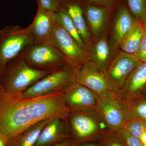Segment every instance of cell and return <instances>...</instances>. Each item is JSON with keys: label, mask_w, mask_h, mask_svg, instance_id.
<instances>
[{"label": "cell", "mask_w": 146, "mask_h": 146, "mask_svg": "<svg viewBox=\"0 0 146 146\" xmlns=\"http://www.w3.org/2000/svg\"><path fill=\"white\" fill-rule=\"evenodd\" d=\"M77 67L67 65L52 71L32 85L17 98L29 99L63 92L75 82Z\"/></svg>", "instance_id": "obj_5"}, {"label": "cell", "mask_w": 146, "mask_h": 146, "mask_svg": "<svg viewBox=\"0 0 146 146\" xmlns=\"http://www.w3.org/2000/svg\"><path fill=\"white\" fill-rule=\"evenodd\" d=\"M33 44L30 25L25 28L14 25L0 30V76L10 61Z\"/></svg>", "instance_id": "obj_4"}, {"label": "cell", "mask_w": 146, "mask_h": 146, "mask_svg": "<svg viewBox=\"0 0 146 146\" xmlns=\"http://www.w3.org/2000/svg\"><path fill=\"white\" fill-rule=\"evenodd\" d=\"M52 71L32 68L26 63L21 53L7 64L1 75L4 95L17 98Z\"/></svg>", "instance_id": "obj_1"}, {"label": "cell", "mask_w": 146, "mask_h": 146, "mask_svg": "<svg viewBox=\"0 0 146 146\" xmlns=\"http://www.w3.org/2000/svg\"><path fill=\"white\" fill-rule=\"evenodd\" d=\"M131 119L139 118L146 121V98L141 95L125 98Z\"/></svg>", "instance_id": "obj_23"}, {"label": "cell", "mask_w": 146, "mask_h": 146, "mask_svg": "<svg viewBox=\"0 0 146 146\" xmlns=\"http://www.w3.org/2000/svg\"><path fill=\"white\" fill-rule=\"evenodd\" d=\"M123 129L138 138L146 133V121L139 118H133L129 120Z\"/></svg>", "instance_id": "obj_25"}, {"label": "cell", "mask_w": 146, "mask_h": 146, "mask_svg": "<svg viewBox=\"0 0 146 146\" xmlns=\"http://www.w3.org/2000/svg\"><path fill=\"white\" fill-rule=\"evenodd\" d=\"M121 0H84V3L91 5L115 8Z\"/></svg>", "instance_id": "obj_28"}, {"label": "cell", "mask_w": 146, "mask_h": 146, "mask_svg": "<svg viewBox=\"0 0 146 146\" xmlns=\"http://www.w3.org/2000/svg\"><path fill=\"white\" fill-rule=\"evenodd\" d=\"M118 132L127 146H144L139 138L131 135L125 129H123Z\"/></svg>", "instance_id": "obj_27"}, {"label": "cell", "mask_w": 146, "mask_h": 146, "mask_svg": "<svg viewBox=\"0 0 146 146\" xmlns=\"http://www.w3.org/2000/svg\"><path fill=\"white\" fill-rule=\"evenodd\" d=\"M75 82L88 88L99 97L108 96L116 93L106 75L90 60L77 67Z\"/></svg>", "instance_id": "obj_11"}, {"label": "cell", "mask_w": 146, "mask_h": 146, "mask_svg": "<svg viewBox=\"0 0 146 146\" xmlns=\"http://www.w3.org/2000/svg\"><path fill=\"white\" fill-rule=\"evenodd\" d=\"M50 119L43 120L9 138L8 146H35L38 137Z\"/></svg>", "instance_id": "obj_20"}, {"label": "cell", "mask_w": 146, "mask_h": 146, "mask_svg": "<svg viewBox=\"0 0 146 146\" xmlns=\"http://www.w3.org/2000/svg\"><path fill=\"white\" fill-rule=\"evenodd\" d=\"M100 146H127L118 132L107 130L99 139Z\"/></svg>", "instance_id": "obj_26"}, {"label": "cell", "mask_w": 146, "mask_h": 146, "mask_svg": "<svg viewBox=\"0 0 146 146\" xmlns=\"http://www.w3.org/2000/svg\"><path fill=\"white\" fill-rule=\"evenodd\" d=\"M2 86V82L1 78V76H0V86Z\"/></svg>", "instance_id": "obj_37"}, {"label": "cell", "mask_w": 146, "mask_h": 146, "mask_svg": "<svg viewBox=\"0 0 146 146\" xmlns=\"http://www.w3.org/2000/svg\"><path fill=\"white\" fill-rule=\"evenodd\" d=\"M23 100L27 106L33 124L54 118L67 121L70 115V111L65 104L63 92Z\"/></svg>", "instance_id": "obj_6"}, {"label": "cell", "mask_w": 146, "mask_h": 146, "mask_svg": "<svg viewBox=\"0 0 146 146\" xmlns=\"http://www.w3.org/2000/svg\"><path fill=\"white\" fill-rule=\"evenodd\" d=\"M88 52L90 60L106 76L108 68L112 58L108 31L98 39L92 41L88 47Z\"/></svg>", "instance_id": "obj_18"}, {"label": "cell", "mask_w": 146, "mask_h": 146, "mask_svg": "<svg viewBox=\"0 0 146 146\" xmlns=\"http://www.w3.org/2000/svg\"><path fill=\"white\" fill-rule=\"evenodd\" d=\"M115 8L84 3V15L92 41L98 39L109 30Z\"/></svg>", "instance_id": "obj_13"}, {"label": "cell", "mask_w": 146, "mask_h": 146, "mask_svg": "<svg viewBox=\"0 0 146 146\" xmlns=\"http://www.w3.org/2000/svg\"><path fill=\"white\" fill-rule=\"evenodd\" d=\"M9 138L0 132V146H8Z\"/></svg>", "instance_id": "obj_32"}, {"label": "cell", "mask_w": 146, "mask_h": 146, "mask_svg": "<svg viewBox=\"0 0 146 146\" xmlns=\"http://www.w3.org/2000/svg\"><path fill=\"white\" fill-rule=\"evenodd\" d=\"M139 139L143 144L144 146H146V133L143 134Z\"/></svg>", "instance_id": "obj_34"}, {"label": "cell", "mask_w": 146, "mask_h": 146, "mask_svg": "<svg viewBox=\"0 0 146 146\" xmlns=\"http://www.w3.org/2000/svg\"><path fill=\"white\" fill-rule=\"evenodd\" d=\"M33 124L23 100L4 95L0 100V132L8 138Z\"/></svg>", "instance_id": "obj_3"}, {"label": "cell", "mask_w": 146, "mask_h": 146, "mask_svg": "<svg viewBox=\"0 0 146 146\" xmlns=\"http://www.w3.org/2000/svg\"><path fill=\"white\" fill-rule=\"evenodd\" d=\"M129 10L135 20L146 21V0H125Z\"/></svg>", "instance_id": "obj_24"}, {"label": "cell", "mask_w": 146, "mask_h": 146, "mask_svg": "<svg viewBox=\"0 0 146 146\" xmlns=\"http://www.w3.org/2000/svg\"><path fill=\"white\" fill-rule=\"evenodd\" d=\"M146 85V62H144L129 75L118 94L124 98L139 95Z\"/></svg>", "instance_id": "obj_19"}, {"label": "cell", "mask_w": 146, "mask_h": 146, "mask_svg": "<svg viewBox=\"0 0 146 146\" xmlns=\"http://www.w3.org/2000/svg\"><path fill=\"white\" fill-rule=\"evenodd\" d=\"M144 33L143 23L136 20L131 28L120 42V50L130 54H135L140 48Z\"/></svg>", "instance_id": "obj_21"}, {"label": "cell", "mask_w": 146, "mask_h": 146, "mask_svg": "<svg viewBox=\"0 0 146 146\" xmlns=\"http://www.w3.org/2000/svg\"><path fill=\"white\" fill-rule=\"evenodd\" d=\"M96 109L108 130L119 132L131 119L125 99L118 93L98 97Z\"/></svg>", "instance_id": "obj_7"}, {"label": "cell", "mask_w": 146, "mask_h": 146, "mask_svg": "<svg viewBox=\"0 0 146 146\" xmlns=\"http://www.w3.org/2000/svg\"><path fill=\"white\" fill-rule=\"evenodd\" d=\"M140 95H141V96L145 97L146 98V85L144 87V89H143V90L141 91V93H140Z\"/></svg>", "instance_id": "obj_35"}, {"label": "cell", "mask_w": 146, "mask_h": 146, "mask_svg": "<svg viewBox=\"0 0 146 146\" xmlns=\"http://www.w3.org/2000/svg\"><path fill=\"white\" fill-rule=\"evenodd\" d=\"M37 3L36 15L30 24L34 44L48 42L56 22L54 12L44 8L39 3Z\"/></svg>", "instance_id": "obj_15"}, {"label": "cell", "mask_w": 146, "mask_h": 146, "mask_svg": "<svg viewBox=\"0 0 146 146\" xmlns=\"http://www.w3.org/2000/svg\"><path fill=\"white\" fill-rule=\"evenodd\" d=\"M52 146H77L72 138H69Z\"/></svg>", "instance_id": "obj_31"}, {"label": "cell", "mask_w": 146, "mask_h": 146, "mask_svg": "<svg viewBox=\"0 0 146 146\" xmlns=\"http://www.w3.org/2000/svg\"><path fill=\"white\" fill-rule=\"evenodd\" d=\"M48 42L63 55L70 65L78 66L90 60L88 51L80 47L56 20Z\"/></svg>", "instance_id": "obj_9"}, {"label": "cell", "mask_w": 146, "mask_h": 146, "mask_svg": "<svg viewBox=\"0 0 146 146\" xmlns=\"http://www.w3.org/2000/svg\"><path fill=\"white\" fill-rule=\"evenodd\" d=\"M44 8L56 13L60 7V0H37Z\"/></svg>", "instance_id": "obj_29"}, {"label": "cell", "mask_w": 146, "mask_h": 146, "mask_svg": "<svg viewBox=\"0 0 146 146\" xmlns=\"http://www.w3.org/2000/svg\"><path fill=\"white\" fill-rule=\"evenodd\" d=\"M143 27L144 31L146 33V21L143 22Z\"/></svg>", "instance_id": "obj_36"}, {"label": "cell", "mask_w": 146, "mask_h": 146, "mask_svg": "<svg viewBox=\"0 0 146 146\" xmlns=\"http://www.w3.org/2000/svg\"><path fill=\"white\" fill-rule=\"evenodd\" d=\"M142 62H146V33L145 32L138 52L134 54Z\"/></svg>", "instance_id": "obj_30"}, {"label": "cell", "mask_w": 146, "mask_h": 146, "mask_svg": "<svg viewBox=\"0 0 146 146\" xmlns=\"http://www.w3.org/2000/svg\"><path fill=\"white\" fill-rule=\"evenodd\" d=\"M55 14L56 20L60 25L74 38L80 47L88 51V48L80 36L76 27L65 11L60 7L58 11L55 13Z\"/></svg>", "instance_id": "obj_22"}, {"label": "cell", "mask_w": 146, "mask_h": 146, "mask_svg": "<svg viewBox=\"0 0 146 146\" xmlns=\"http://www.w3.org/2000/svg\"><path fill=\"white\" fill-rule=\"evenodd\" d=\"M65 121L58 118L50 119L41 131L35 146H52L71 138L70 127Z\"/></svg>", "instance_id": "obj_16"}, {"label": "cell", "mask_w": 146, "mask_h": 146, "mask_svg": "<svg viewBox=\"0 0 146 146\" xmlns=\"http://www.w3.org/2000/svg\"><path fill=\"white\" fill-rule=\"evenodd\" d=\"M77 146H100L99 140L80 144Z\"/></svg>", "instance_id": "obj_33"}, {"label": "cell", "mask_w": 146, "mask_h": 146, "mask_svg": "<svg viewBox=\"0 0 146 146\" xmlns=\"http://www.w3.org/2000/svg\"><path fill=\"white\" fill-rule=\"evenodd\" d=\"M63 94L65 104L71 112L96 108L98 96L76 82L66 88Z\"/></svg>", "instance_id": "obj_14"}, {"label": "cell", "mask_w": 146, "mask_h": 146, "mask_svg": "<svg viewBox=\"0 0 146 146\" xmlns=\"http://www.w3.org/2000/svg\"><path fill=\"white\" fill-rule=\"evenodd\" d=\"M142 62L135 55L120 50L115 54L106 74L110 84L115 93L119 92L129 75Z\"/></svg>", "instance_id": "obj_10"}, {"label": "cell", "mask_w": 146, "mask_h": 146, "mask_svg": "<svg viewBox=\"0 0 146 146\" xmlns=\"http://www.w3.org/2000/svg\"><path fill=\"white\" fill-rule=\"evenodd\" d=\"M84 0H60V7L72 19L88 49L92 37L84 18Z\"/></svg>", "instance_id": "obj_17"}, {"label": "cell", "mask_w": 146, "mask_h": 146, "mask_svg": "<svg viewBox=\"0 0 146 146\" xmlns=\"http://www.w3.org/2000/svg\"><path fill=\"white\" fill-rule=\"evenodd\" d=\"M135 21L129 10L125 0H121L114 9L111 27H109L110 32L108 31L112 58L119 50L120 42L131 28Z\"/></svg>", "instance_id": "obj_12"}, {"label": "cell", "mask_w": 146, "mask_h": 146, "mask_svg": "<svg viewBox=\"0 0 146 146\" xmlns=\"http://www.w3.org/2000/svg\"><path fill=\"white\" fill-rule=\"evenodd\" d=\"M68 120L71 138L77 146L99 140L108 130L96 108L71 112Z\"/></svg>", "instance_id": "obj_2"}, {"label": "cell", "mask_w": 146, "mask_h": 146, "mask_svg": "<svg viewBox=\"0 0 146 146\" xmlns=\"http://www.w3.org/2000/svg\"><path fill=\"white\" fill-rule=\"evenodd\" d=\"M22 54L28 65L38 70L54 71L70 65L63 55L48 42L32 45Z\"/></svg>", "instance_id": "obj_8"}]
</instances>
